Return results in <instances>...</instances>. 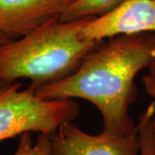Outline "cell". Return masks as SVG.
Listing matches in <instances>:
<instances>
[{
	"label": "cell",
	"instance_id": "obj_1",
	"mask_svg": "<svg viewBox=\"0 0 155 155\" xmlns=\"http://www.w3.org/2000/svg\"><path fill=\"white\" fill-rule=\"evenodd\" d=\"M154 63L155 33L115 36L88 53L70 75L35 91L44 99L86 100L101 113L104 133L128 135L137 132L128 111L137 95L134 79Z\"/></svg>",
	"mask_w": 155,
	"mask_h": 155
},
{
	"label": "cell",
	"instance_id": "obj_2",
	"mask_svg": "<svg viewBox=\"0 0 155 155\" xmlns=\"http://www.w3.org/2000/svg\"><path fill=\"white\" fill-rule=\"evenodd\" d=\"M91 18L62 22L54 17L22 37L0 45V86L26 78L33 90L74 72L84 56L103 41L81 34Z\"/></svg>",
	"mask_w": 155,
	"mask_h": 155
},
{
	"label": "cell",
	"instance_id": "obj_3",
	"mask_svg": "<svg viewBox=\"0 0 155 155\" xmlns=\"http://www.w3.org/2000/svg\"><path fill=\"white\" fill-rule=\"evenodd\" d=\"M21 84L0 86V142L25 132L52 134L79 114L73 99H44Z\"/></svg>",
	"mask_w": 155,
	"mask_h": 155
},
{
	"label": "cell",
	"instance_id": "obj_4",
	"mask_svg": "<svg viewBox=\"0 0 155 155\" xmlns=\"http://www.w3.org/2000/svg\"><path fill=\"white\" fill-rule=\"evenodd\" d=\"M51 155H137V132L128 135H112L102 132L90 134L72 122L61 125L50 134Z\"/></svg>",
	"mask_w": 155,
	"mask_h": 155
},
{
	"label": "cell",
	"instance_id": "obj_5",
	"mask_svg": "<svg viewBox=\"0 0 155 155\" xmlns=\"http://www.w3.org/2000/svg\"><path fill=\"white\" fill-rule=\"evenodd\" d=\"M142 33H155V0H123L110 12L91 18L81 30L91 41Z\"/></svg>",
	"mask_w": 155,
	"mask_h": 155
},
{
	"label": "cell",
	"instance_id": "obj_6",
	"mask_svg": "<svg viewBox=\"0 0 155 155\" xmlns=\"http://www.w3.org/2000/svg\"><path fill=\"white\" fill-rule=\"evenodd\" d=\"M73 0H0V32L11 40L60 17Z\"/></svg>",
	"mask_w": 155,
	"mask_h": 155
},
{
	"label": "cell",
	"instance_id": "obj_7",
	"mask_svg": "<svg viewBox=\"0 0 155 155\" xmlns=\"http://www.w3.org/2000/svg\"><path fill=\"white\" fill-rule=\"evenodd\" d=\"M123 0H73L60 16L62 22H71L103 16Z\"/></svg>",
	"mask_w": 155,
	"mask_h": 155
},
{
	"label": "cell",
	"instance_id": "obj_8",
	"mask_svg": "<svg viewBox=\"0 0 155 155\" xmlns=\"http://www.w3.org/2000/svg\"><path fill=\"white\" fill-rule=\"evenodd\" d=\"M155 113V102H152L140 116L137 125L139 153L137 155H155V127L153 118Z\"/></svg>",
	"mask_w": 155,
	"mask_h": 155
},
{
	"label": "cell",
	"instance_id": "obj_9",
	"mask_svg": "<svg viewBox=\"0 0 155 155\" xmlns=\"http://www.w3.org/2000/svg\"><path fill=\"white\" fill-rule=\"evenodd\" d=\"M13 155H51L50 134H39L35 143L31 132L20 134L17 151Z\"/></svg>",
	"mask_w": 155,
	"mask_h": 155
},
{
	"label": "cell",
	"instance_id": "obj_10",
	"mask_svg": "<svg viewBox=\"0 0 155 155\" xmlns=\"http://www.w3.org/2000/svg\"><path fill=\"white\" fill-rule=\"evenodd\" d=\"M147 72L142 78V83L147 95L155 99V63L147 68ZM153 122L155 127V113L153 118Z\"/></svg>",
	"mask_w": 155,
	"mask_h": 155
},
{
	"label": "cell",
	"instance_id": "obj_11",
	"mask_svg": "<svg viewBox=\"0 0 155 155\" xmlns=\"http://www.w3.org/2000/svg\"><path fill=\"white\" fill-rule=\"evenodd\" d=\"M10 41H11V40L8 36H6L5 35H4L2 32H0V45L5 44V43Z\"/></svg>",
	"mask_w": 155,
	"mask_h": 155
}]
</instances>
